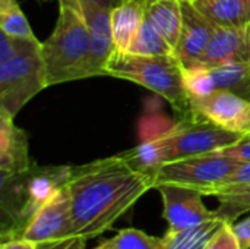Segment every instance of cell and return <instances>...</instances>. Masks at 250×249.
<instances>
[{
  "instance_id": "cell-36",
  "label": "cell",
  "mask_w": 250,
  "mask_h": 249,
  "mask_svg": "<svg viewBox=\"0 0 250 249\" xmlns=\"http://www.w3.org/2000/svg\"><path fill=\"white\" fill-rule=\"evenodd\" d=\"M119 1H122V0H116V4H117V3H119Z\"/></svg>"
},
{
  "instance_id": "cell-28",
  "label": "cell",
  "mask_w": 250,
  "mask_h": 249,
  "mask_svg": "<svg viewBox=\"0 0 250 249\" xmlns=\"http://www.w3.org/2000/svg\"><path fill=\"white\" fill-rule=\"evenodd\" d=\"M250 183V161L246 163H242L224 182L223 185L218 188V189H223V188H230V186H239V185H246ZM217 189V191H218ZM215 191V192H217ZM214 195V194H212Z\"/></svg>"
},
{
  "instance_id": "cell-18",
  "label": "cell",
  "mask_w": 250,
  "mask_h": 249,
  "mask_svg": "<svg viewBox=\"0 0 250 249\" xmlns=\"http://www.w3.org/2000/svg\"><path fill=\"white\" fill-rule=\"evenodd\" d=\"M195 4L218 26L246 28L250 22V0H211Z\"/></svg>"
},
{
  "instance_id": "cell-17",
  "label": "cell",
  "mask_w": 250,
  "mask_h": 249,
  "mask_svg": "<svg viewBox=\"0 0 250 249\" xmlns=\"http://www.w3.org/2000/svg\"><path fill=\"white\" fill-rule=\"evenodd\" d=\"M145 16L176 53L182 29V0H148Z\"/></svg>"
},
{
  "instance_id": "cell-31",
  "label": "cell",
  "mask_w": 250,
  "mask_h": 249,
  "mask_svg": "<svg viewBox=\"0 0 250 249\" xmlns=\"http://www.w3.org/2000/svg\"><path fill=\"white\" fill-rule=\"evenodd\" d=\"M89 1L101 7H107V9H113L116 6V0H89Z\"/></svg>"
},
{
  "instance_id": "cell-6",
  "label": "cell",
  "mask_w": 250,
  "mask_h": 249,
  "mask_svg": "<svg viewBox=\"0 0 250 249\" xmlns=\"http://www.w3.org/2000/svg\"><path fill=\"white\" fill-rule=\"evenodd\" d=\"M242 136L243 134L231 132L209 120L190 116L180 119L176 126L154 138L163 166L164 163L224 150Z\"/></svg>"
},
{
  "instance_id": "cell-3",
  "label": "cell",
  "mask_w": 250,
  "mask_h": 249,
  "mask_svg": "<svg viewBox=\"0 0 250 249\" xmlns=\"http://www.w3.org/2000/svg\"><path fill=\"white\" fill-rule=\"evenodd\" d=\"M105 75L135 82L170 103L180 119L190 117V97L185 87V66L176 54L142 56L114 50Z\"/></svg>"
},
{
  "instance_id": "cell-12",
  "label": "cell",
  "mask_w": 250,
  "mask_h": 249,
  "mask_svg": "<svg viewBox=\"0 0 250 249\" xmlns=\"http://www.w3.org/2000/svg\"><path fill=\"white\" fill-rule=\"evenodd\" d=\"M91 35L89 57L83 69V79L105 75V66L116 50L111 31V9L101 7L89 0H78Z\"/></svg>"
},
{
  "instance_id": "cell-11",
  "label": "cell",
  "mask_w": 250,
  "mask_h": 249,
  "mask_svg": "<svg viewBox=\"0 0 250 249\" xmlns=\"http://www.w3.org/2000/svg\"><path fill=\"white\" fill-rule=\"evenodd\" d=\"M190 116L209 120L224 129L239 134L250 132V101L227 91L207 97L190 98Z\"/></svg>"
},
{
  "instance_id": "cell-30",
  "label": "cell",
  "mask_w": 250,
  "mask_h": 249,
  "mask_svg": "<svg viewBox=\"0 0 250 249\" xmlns=\"http://www.w3.org/2000/svg\"><path fill=\"white\" fill-rule=\"evenodd\" d=\"M37 244L23 238H18V239H7V241H1L0 249H35Z\"/></svg>"
},
{
  "instance_id": "cell-34",
  "label": "cell",
  "mask_w": 250,
  "mask_h": 249,
  "mask_svg": "<svg viewBox=\"0 0 250 249\" xmlns=\"http://www.w3.org/2000/svg\"><path fill=\"white\" fill-rule=\"evenodd\" d=\"M193 3H207V1H211V0H192Z\"/></svg>"
},
{
  "instance_id": "cell-19",
  "label": "cell",
  "mask_w": 250,
  "mask_h": 249,
  "mask_svg": "<svg viewBox=\"0 0 250 249\" xmlns=\"http://www.w3.org/2000/svg\"><path fill=\"white\" fill-rule=\"evenodd\" d=\"M226 223L221 217H215L199 226L186 230H167L163 236L161 249H205L215 232Z\"/></svg>"
},
{
  "instance_id": "cell-21",
  "label": "cell",
  "mask_w": 250,
  "mask_h": 249,
  "mask_svg": "<svg viewBox=\"0 0 250 249\" xmlns=\"http://www.w3.org/2000/svg\"><path fill=\"white\" fill-rule=\"evenodd\" d=\"M129 53L142 56L176 54L170 44L164 40V37L157 31V28L151 23V21L146 16L144 18V22L129 47Z\"/></svg>"
},
{
  "instance_id": "cell-22",
  "label": "cell",
  "mask_w": 250,
  "mask_h": 249,
  "mask_svg": "<svg viewBox=\"0 0 250 249\" xmlns=\"http://www.w3.org/2000/svg\"><path fill=\"white\" fill-rule=\"evenodd\" d=\"M0 31L12 37L37 40L18 0H0Z\"/></svg>"
},
{
  "instance_id": "cell-5",
  "label": "cell",
  "mask_w": 250,
  "mask_h": 249,
  "mask_svg": "<svg viewBox=\"0 0 250 249\" xmlns=\"http://www.w3.org/2000/svg\"><path fill=\"white\" fill-rule=\"evenodd\" d=\"M48 87L41 43L29 40L10 60L0 65V114H16L44 88Z\"/></svg>"
},
{
  "instance_id": "cell-14",
  "label": "cell",
  "mask_w": 250,
  "mask_h": 249,
  "mask_svg": "<svg viewBox=\"0 0 250 249\" xmlns=\"http://www.w3.org/2000/svg\"><path fill=\"white\" fill-rule=\"evenodd\" d=\"M250 62L246 28H215L207 48L192 68H217L230 63Z\"/></svg>"
},
{
  "instance_id": "cell-26",
  "label": "cell",
  "mask_w": 250,
  "mask_h": 249,
  "mask_svg": "<svg viewBox=\"0 0 250 249\" xmlns=\"http://www.w3.org/2000/svg\"><path fill=\"white\" fill-rule=\"evenodd\" d=\"M221 153L239 160L240 163H246L250 161V132L249 134H245L237 142H234L233 145L224 148V150H220Z\"/></svg>"
},
{
  "instance_id": "cell-10",
  "label": "cell",
  "mask_w": 250,
  "mask_h": 249,
  "mask_svg": "<svg viewBox=\"0 0 250 249\" xmlns=\"http://www.w3.org/2000/svg\"><path fill=\"white\" fill-rule=\"evenodd\" d=\"M72 207L67 188L59 189L29 220L22 238L35 244L51 242L75 236Z\"/></svg>"
},
{
  "instance_id": "cell-1",
  "label": "cell",
  "mask_w": 250,
  "mask_h": 249,
  "mask_svg": "<svg viewBox=\"0 0 250 249\" xmlns=\"http://www.w3.org/2000/svg\"><path fill=\"white\" fill-rule=\"evenodd\" d=\"M75 233L88 239L110 230L154 182L120 154L72 167L66 183Z\"/></svg>"
},
{
  "instance_id": "cell-8",
  "label": "cell",
  "mask_w": 250,
  "mask_h": 249,
  "mask_svg": "<svg viewBox=\"0 0 250 249\" xmlns=\"http://www.w3.org/2000/svg\"><path fill=\"white\" fill-rule=\"evenodd\" d=\"M185 87L190 98L227 91L250 101V62L217 68H185Z\"/></svg>"
},
{
  "instance_id": "cell-29",
  "label": "cell",
  "mask_w": 250,
  "mask_h": 249,
  "mask_svg": "<svg viewBox=\"0 0 250 249\" xmlns=\"http://www.w3.org/2000/svg\"><path fill=\"white\" fill-rule=\"evenodd\" d=\"M231 229L242 249H250V216L240 222L231 223Z\"/></svg>"
},
{
  "instance_id": "cell-16",
  "label": "cell",
  "mask_w": 250,
  "mask_h": 249,
  "mask_svg": "<svg viewBox=\"0 0 250 249\" xmlns=\"http://www.w3.org/2000/svg\"><path fill=\"white\" fill-rule=\"evenodd\" d=\"M148 0H122L111 9V31L116 50L129 51L146 10Z\"/></svg>"
},
{
  "instance_id": "cell-15",
  "label": "cell",
  "mask_w": 250,
  "mask_h": 249,
  "mask_svg": "<svg viewBox=\"0 0 250 249\" xmlns=\"http://www.w3.org/2000/svg\"><path fill=\"white\" fill-rule=\"evenodd\" d=\"M32 164L25 131L13 119L0 114V176L25 172Z\"/></svg>"
},
{
  "instance_id": "cell-13",
  "label": "cell",
  "mask_w": 250,
  "mask_h": 249,
  "mask_svg": "<svg viewBox=\"0 0 250 249\" xmlns=\"http://www.w3.org/2000/svg\"><path fill=\"white\" fill-rule=\"evenodd\" d=\"M217 25L192 0H182V29L176 56L185 68H192L207 48Z\"/></svg>"
},
{
  "instance_id": "cell-20",
  "label": "cell",
  "mask_w": 250,
  "mask_h": 249,
  "mask_svg": "<svg viewBox=\"0 0 250 249\" xmlns=\"http://www.w3.org/2000/svg\"><path fill=\"white\" fill-rule=\"evenodd\" d=\"M212 197L220 203V207L215 210L218 217L229 223H234L250 211V183L218 189Z\"/></svg>"
},
{
  "instance_id": "cell-4",
  "label": "cell",
  "mask_w": 250,
  "mask_h": 249,
  "mask_svg": "<svg viewBox=\"0 0 250 249\" xmlns=\"http://www.w3.org/2000/svg\"><path fill=\"white\" fill-rule=\"evenodd\" d=\"M91 35L78 0H59V18L51 35L41 43L48 87L83 79Z\"/></svg>"
},
{
  "instance_id": "cell-9",
  "label": "cell",
  "mask_w": 250,
  "mask_h": 249,
  "mask_svg": "<svg viewBox=\"0 0 250 249\" xmlns=\"http://www.w3.org/2000/svg\"><path fill=\"white\" fill-rule=\"evenodd\" d=\"M163 198V216L168 223V230H186L218 217L202 201L204 194L198 189L163 183L155 188Z\"/></svg>"
},
{
  "instance_id": "cell-32",
  "label": "cell",
  "mask_w": 250,
  "mask_h": 249,
  "mask_svg": "<svg viewBox=\"0 0 250 249\" xmlns=\"http://www.w3.org/2000/svg\"><path fill=\"white\" fill-rule=\"evenodd\" d=\"M94 249H113V248H111V247L108 245V242H107V241H104V242H101V244H100L98 247H95Z\"/></svg>"
},
{
  "instance_id": "cell-24",
  "label": "cell",
  "mask_w": 250,
  "mask_h": 249,
  "mask_svg": "<svg viewBox=\"0 0 250 249\" xmlns=\"http://www.w3.org/2000/svg\"><path fill=\"white\" fill-rule=\"evenodd\" d=\"M205 249H242L231 229V223L226 222L211 238Z\"/></svg>"
},
{
  "instance_id": "cell-7",
  "label": "cell",
  "mask_w": 250,
  "mask_h": 249,
  "mask_svg": "<svg viewBox=\"0 0 250 249\" xmlns=\"http://www.w3.org/2000/svg\"><path fill=\"white\" fill-rule=\"evenodd\" d=\"M240 164L239 160L221 151L164 163L152 175L154 189L158 185L171 183L198 189L204 197H212Z\"/></svg>"
},
{
  "instance_id": "cell-2",
  "label": "cell",
  "mask_w": 250,
  "mask_h": 249,
  "mask_svg": "<svg viewBox=\"0 0 250 249\" xmlns=\"http://www.w3.org/2000/svg\"><path fill=\"white\" fill-rule=\"evenodd\" d=\"M72 166H37L28 170L0 176L1 241L22 238V232L59 189L66 186Z\"/></svg>"
},
{
  "instance_id": "cell-35",
  "label": "cell",
  "mask_w": 250,
  "mask_h": 249,
  "mask_svg": "<svg viewBox=\"0 0 250 249\" xmlns=\"http://www.w3.org/2000/svg\"><path fill=\"white\" fill-rule=\"evenodd\" d=\"M37 1H40V3H44V1H48V0H37Z\"/></svg>"
},
{
  "instance_id": "cell-33",
  "label": "cell",
  "mask_w": 250,
  "mask_h": 249,
  "mask_svg": "<svg viewBox=\"0 0 250 249\" xmlns=\"http://www.w3.org/2000/svg\"><path fill=\"white\" fill-rule=\"evenodd\" d=\"M246 38H248V45H249V51H250V22L246 26Z\"/></svg>"
},
{
  "instance_id": "cell-27",
  "label": "cell",
  "mask_w": 250,
  "mask_h": 249,
  "mask_svg": "<svg viewBox=\"0 0 250 249\" xmlns=\"http://www.w3.org/2000/svg\"><path fill=\"white\" fill-rule=\"evenodd\" d=\"M35 249H86V239L75 235V236L59 239V241L37 244Z\"/></svg>"
},
{
  "instance_id": "cell-23",
  "label": "cell",
  "mask_w": 250,
  "mask_h": 249,
  "mask_svg": "<svg viewBox=\"0 0 250 249\" xmlns=\"http://www.w3.org/2000/svg\"><path fill=\"white\" fill-rule=\"evenodd\" d=\"M107 242L113 249H161L163 247V238L146 235L133 227L120 230Z\"/></svg>"
},
{
  "instance_id": "cell-25",
  "label": "cell",
  "mask_w": 250,
  "mask_h": 249,
  "mask_svg": "<svg viewBox=\"0 0 250 249\" xmlns=\"http://www.w3.org/2000/svg\"><path fill=\"white\" fill-rule=\"evenodd\" d=\"M28 38L12 37L0 31V65L16 56L28 43Z\"/></svg>"
}]
</instances>
